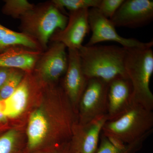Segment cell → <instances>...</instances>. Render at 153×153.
I'll return each mask as SVG.
<instances>
[{"label": "cell", "instance_id": "obj_1", "mask_svg": "<svg viewBox=\"0 0 153 153\" xmlns=\"http://www.w3.org/2000/svg\"><path fill=\"white\" fill-rule=\"evenodd\" d=\"M78 52L88 79L98 78L109 83L118 76L128 77L124 68L126 48L115 45H82Z\"/></svg>", "mask_w": 153, "mask_h": 153}, {"label": "cell", "instance_id": "obj_2", "mask_svg": "<svg viewBox=\"0 0 153 153\" xmlns=\"http://www.w3.org/2000/svg\"><path fill=\"white\" fill-rule=\"evenodd\" d=\"M126 48L124 68L132 88V102L153 110L150 82L153 73L152 47Z\"/></svg>", "mask_w": 153, "mask_h": 153}, {"label": "cell", "instance_id": "obj_3", "mask_svg": "<svg viewBox=\"0 0 153 153\" xmlns=\"http://www.w3.org/2000/svg\"><path fill=\"white\" fill-rule=\"evenodd\" d=\"M20 20L21 32L37 41L44 52L55 31L66 27L68 16L51 1L35 5Z\"/></svg>", "mask_w": 153, "mask_h": 153}, {"label": "cell", "instance_id": "obj_4", "mask_svg": "<svg viewBox=\"0 0 153 153\" xmlns=\"http://www.w3.org/2000/svg\"><path fill=\"white\" fill-rule=\"evenodd\" d=\"M153 111L132 103L120 116L107 121L102 133L128 144L149 137L153 132Z\"/></svg>", "mask_w": 153, "mask_h": 153}, {"label": "cell", "instance_id": "obj_5", "mask_svg": "<svg viewBox=\"0 0 153 153\" xmlns=\"http://www.w3.org/2000/svg\"><path fill=\"white\" fill-rule=\"evenodd\" d=\"M108 84L98 78L88 79L78 103L79 124H85L106 115Z\"/></svg>", "mask_w": 153, "mask_h": 153}, {"label": "cell", "instance_id": "obj_6", "mask_svg": "<svg viewBox=\"0 0 153 153\" xmlns=\"http://www.w3.org/2000/svg\"><path fill=\"white\" fill-rule=\"evenodd\" d=\"M88 19L90 30L92 34L86 46H93L104 41H113L126 48L153 47V41L144 43L135 38L122 37L118 34L115 27L110 19L102 16L97 8L88 10Z\"/></svg>", "mask_w": 153, "mask_h": 153}, {"label": "cell", "instance_id": "obj_7", "mask_svg": "<svg viewBox=\"0 0 153 153\" xmlns=\"http://www.w3.org/2000/svg\"><path fill=\"white\" fill-rule=\"evenodd\" d=\"M66 49L62 43L53 42L42 52L33 71L41 82H55L65 74L68 63Z\"/></svg>", "mask_w": 153, "mask_h": 153}, {"label": "cell", "instance_id": "obj_8", "mask_svg": "<svg viewBox=\"0 0 153 153\" xmlns=\"http://www.w3.org/2000/svg\"><path fill=\"white\" fill-rule=\"evenodd\" d=\"M153 19V1L124 0L110 20L115 27L135 29L149 25Z\"/></svg>", "mask_w": 153, "mask_h": 153}, {"label": "cell", "instance_id": "obj_9", "mask_svg": "<svg viewBox=\"0 0 153 153\" xmlns=\"http://www.w3.org/2000/svg\"><path fill=\"white\" fill-rule=\"evenodd\" d=\"M88 11L85 9L69 12L66 27L63 30L55 31L50 41L62 43L68 49L78 50L90 30Z\"/></svg>", "mask_w": 153, "mask_h": 153}, {"label": "cell", "instance_id": "obj_10", "mask_svg": "<svg viewBox=\"0 0 153 153\" xmlns=\"http://www.w3.org/2000/svg\"><path fill=\"white\" fill-rule=\"evenodd\" d=\"M68 66L63 81V91L72 105L78 103L88 79L82 70L77 49H68Z\"/></svg>", "mask_w": 153, "mask_h": 153}, {"label": "cell", "instance_id": "obj_11", "mask_svg": "<svg viewBox=\"0 0 153 153\" xmlns=\"http://www.w3.org/2000/svg\"><path fill=\"white\" fill-rule=\"evenodd\" d=\"M132 88L128 77L118 76L108 84L107 97V121L121 115L132 103Z\"/></svg>", "mask_w": 153, "mask_h": 153}, {"label": "cell", "instance_id": "obj_12", "mask_svg": "<svg viewBox=\"0 0 153 153\" xmlns=\"http://www.w3.org/2000/svg\"><path fill=\"white\" fill-rule=\"evenodd\" d=\"M107 121L106 115L85 124L74 127V140L72 152L95 153L98 148L102 128Z\"/></svg>", "mask_w": 153, "mask_h": 153}, {"label": "cell", "instance_id": "obj_13", "mask_svg": "<svg viewBox=\"0 0 153 153\" xmlns=\"http://www.w3.org/2000/svg\"><path fill=\"white\" fill-rule=\"evenodd\" d=\"M42 51L23 47H12L0 53V67L33 72Z\"/></svg>", "mask_w": 153, "mask_h": 153}, {"label": "cell", "instance_id": "obj_14", "mask_svg": "<svg viewBox=\"0 0 153 153\" xmlns=\"http://www.w3.org/2000/svg\"><path fill=\"white\" fill-rule=\"evenodd\" d=\"M32 72L25 73L16 90L8 98L3 100V112L7 118H16L25 111L33 87Z\"/></svg>", "mask_w": 153, "mask_h": 153}, {"label": "cell", "instance_id": "obj_15", "mask_svg": "<svg viewBox=\"0 0 153 153\" xmlns=\"http://www.w3.org/2000/svg\"><path fill=\"white\" fill-rule=\"evenodd\" d=\"M49 130V123L42 110L38 109L30 115L27 128V149L33 152L44 141Z\"/></svg>", "mask_w": 153, "mask_h": 153}, {"label": "cell", "instance_id": "obj_16", "mask_svg": "<svg viewBox=\"0 0 153 153\" xmlns=\"http://www.w3.org/2000/svg\"><path fill=\"white\" fill-rule=\"evenodd\" d=\"M16 46L43 52L37 41L33 38L22 32L11 30L0 24V53Z\"/></svg>", "mask_w": 153, "mask_h": 153}, {"label": "cell", "instance_id": "obj_17", "mask_svg": "<svg viewBox=\"0 0 153 153\" xmlns=\"http://www.w3.org/2000/svg\"><path fill=\"white\" fill-rule=\"evenodd\" d=\"M100 143L95 153H135L141 149L143 143L148 137H144L132 143L120 147L113 143L109 139L101 134Z\"/></svg>", "mask_w": 153, "mask_h": 153}, {"label": "cell", "instance_id": "obj_18", "mask_svg": "<svg viewBox=\"0 0 153 153\" xmlns=\"http://www.w3.org/2000/svg\"><path fill=\"white\" fill-rule=\"evenodd\" d=\"M4 2L3 13L15 19H20L35 6L27 0H5Z\"/></svg>", "mask_w": 153, "mask_h": 153}, {"label": "cell", "instance_id": "obj_19", "mask_svg": "<svg viewBox=\"0 0 153 153\" xmlns=\"http://www.w3.org/2000/svg\"><path fill=\"white\" fill-rule=\"evenodd\" d=\"M52 2L64 13L65 9L69 12L98 8L101 0H52Z\"/></svg>", "mask_w": 153, "mask_h": 153}, {"label": "cell", "instance_id": "obj_20", "mask_svg": "<svg viewBox=\"0 0 153 153\" xmlns=\"http://www.w3.org/2000/svg\"><path fill=\"white\" fill-rule=\"evenodd\" d=\"M26 72L14 69L5 83L0 89V98L4 100L14 93L22 82Z\"/></svg>", "mask_w": 153, "mask_h": 153}, {"label": "cell", "instance_id": "obj_21", "mask_svg": "<svg viewBox=\"0 0 153 153\" xmlns=\"http://www.w3.org/2000/svg\"><path fill=\"white\" fill-rule=\"evenodd\" d=\"M17 131L10 130L0 137V153H16Z\"/></svg>", "mask_w": 153, "mask_h": 153}, {"label": "cell", "instance_id": "obj_22", "mask_svg": "<svg viewBox=\"0 0 153 153\" xmlns=\"http://www.w3.org/2000/svg\"><path fill=\"white\" fill-rule=\"evenodd\" d=\"M124 1V0H101L97 8L102 16L110 19Z\"/></svg>", "mask_w": 153, "mask_h": 153}, {"label": "cell", "instance_id": "obj_23", "mask_svg": "<svg viewBox=\"0 0 153 153\" xmlns=\"http://www.w3.org/2000/svg\"><path fill=\"white\" fill-rule=\"evenodd\" d=\"M14 68L0 67V89L5 83Z\"/></svg>", "mask_w": 153, "mask_h": 153}, {"label": "cell", "instance_id": "obj_24", "mask_svg": "<svg viewBox=\"0 0 153 153\" xmlns=\"http://www.w3.org/2000/svg\"><path fill=\"white\" fill-rule=\"evenodd\" d=\"M41 153H72L71 149L66 148L65 149H59L56 150L52 151V152H44Z\"/></svg>", "mask_w": 153, "mask_h": 153}, {"label": "cell", "instance_id": "obj_25", "mask_svg": "<svg viewBox=\"0 0 153 153\" xmlns=\"http://www.w3.org/2000/svg\"><path fill=\"white\" fill-rule=\"evenodd\" d=\"M7 117L4 112L2 109V107H0V123H5L7 121Z\"/></svg>", "mask_w": 153, "mask_h": 153}, {"label": "cell", "instance_id": "obj_26", "mask_svg": "<svg viewBox=\"0 0 153 153\" xmlns=\"http://www.w3.org/2000/svg\"><path fill=\"white\" fill-rule=\"evenodd\" d=\"M2 101L3 100L0 98V107H2Z\"/></svg>", "mask_w": 153, "mask_h": 153}, {"label": "cell", "instance_id": "obj_27", "mask_svg": "<svg viewBox=\"0 0 153 153\" xmlns=\"http://www.w3.org/2000/svg\"><path fill=\"white\" fill-rule=\"evenodd\" d=\"M72 153H77V152H72Z\"/></svg>", "mask_w": 153, "mask_h": 153}]
</instances>
